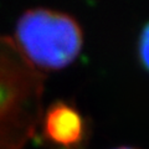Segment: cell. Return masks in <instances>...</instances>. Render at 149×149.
<instances>
[{"mask_svg":"<svg viewBox=\"0 0 149 149\" xmlns=\"http://www.w3.org/2000/svg\"><path fill=\"white\" fill-rule=\"evenodd\" d=\"M42 74L0 36V149H21L41 122Z\"/></svg>","mask_w":149,"mask_h":149,"instance_id":"cell-1","label":"cell"},{"mask_svg":"<svg viewBox=\"0 0 149 149\" xmlns=\"http://www.w3.org/2000/svg\"><path fill=\"white\" fill-rule=\"evenodd\" d=\"M15 44L35 68L62 70L80 55L83 35L76 19L51 9L25 11L16 24Z\"/></svg>","mask_w":149,"mask_h":149,"instance_id":"cell-2","label":"cell"},{"mask_svg":"<svg viewBox=\"0 0 149 149\" xmlns=\"http://www.w3.org/2000/svg\"><path fill=\"white\" fill-rule=\"evenodd\" d=\"M138 54L142 66L149 72V22H147L146 26L143 27L139 36Z\"/></svg>","mask_w":149,"mask_h":149,"instance_id":"cell-4","label":"cell"},{"mask_svg":"<svg viewBox=\"0 0 149 149\" xmlns=\"http://www.w3.org/2000/svg\"><path fill=\"white\" fill-rule=\"evenodd\" d=\"M116 149H134V148H130V147H120V148H116Z\"/></svg>","mask_w":149,"mask_h":149,"instance_id":"cell-5","label":"cell"},{"mask_svg":"<svg viewBox=\"0 0 149 149\" xmlns=\"http://www.w3.org/2000/svg\"><path fill=\"white\" fill-rule=\"evenodd\" d=\"M42 136L56 149H80L87 124L76 107L62 101L52 103L41 119Z\"/></svg>","mask_w":149,"mask_h":149,"instance_id":"cell-3","label":"cell"}]
</instances>
